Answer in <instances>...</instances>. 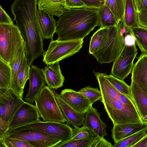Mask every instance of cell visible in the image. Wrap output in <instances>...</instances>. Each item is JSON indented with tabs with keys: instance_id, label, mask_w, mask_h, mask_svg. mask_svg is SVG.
Returning a JSON list of instances; mask_svg holds the SVG:
<instances>
[{
	"instance_id": "6da1fadb",
	"label": "cell",
	"mask_w": 147,
	"mask_h": 147,
	"mask_svg": "<svg viewBox=\"0 0 147 147\" xmlns=\"http://www.w3.org/2000/svg\"><path fill=\"white\" fill-rule=\"evenodd\" d=\"M98 9L72 8L65 12L56 21L57 40L83 39L96 26H100Z\"/></svg>"
},
{
	"instance_id": "7a4b0ae2",
	"label": "cell",
	"mask_w": 147,
	"mask_h": 147,
	"mask_svg": "<svg viewBox=\"0 0 147 147\" xmlns=\"http://www.w3.org/2000/svg\"><path fill=\"white\" fill-rule=\"evenodd\" d=\"M102 98L100 101L113 124L142 122L136 107L127 105L119 98V92L104 73L95 72Z\"/></svg>"
},
{
	"instance_id": "3957f363",
	"label": "cell",
	"mask_w": 147,
	"mask_h": 147,
	"mask_svg": "<svg viewBox=\"0 0 147 147\" xmlns=\"http://www.w3.org/2000/svg\"><path fill=\"white\" fill-rule=\"evenodd\" d=\"M24 43L16 25L0 24V59L9 65Z\"/></svg>"
},
{
	"instance_id": "277c9868",
	"label": "cell",
	"mask_w": 147,
	"mask_h": 147,
	"mask_svg": "<svg viewBox=\"0 0 147 147\" xmlns=\"http://www.w3.org/2000/svg\"><path fill=\"white\" fill-rule=\"evenodd\" d=\"M34 101L40 117L44 121H66L57 102L54 89L44 85Z\"/></svg>"
},
{
	"instance_id": "5b68a950",
	"label": "cell",
	"mask_w": 147,
	"mask_h": 147,
	"mask_svg": "<svg viewBox=\"0 0 147 147\" xmlns=\"http://www.w3.org/2000/svg\"><path fill=\"white\" fill-rule=\"evenodd\" d=\"M124 35L119 22L115 26L109 28L107 35L100 49L92 55L100 64L113 61L118 56L125 45Z\"/></svg>"
},
{
	"instance_id": "8992f818",
	"label": "cell",
	"mask_w": 147,
	"mask_h": 147,
	"mask_svg": "<svg viewBox=\"0 0 147 147\" xmlns=\"http://www.w3.org/2000/svg\"><path fill=\"white\" fill-rule=\"evenodd\" d=\"M27 141L33 147H56L62 143L57 138L35 129L20 127L9 129L2 136Z\"/></svg>"
},
{
	"instance_id": "52a82bcc",
	"label": "cell",
	"mask_w": 147,
	"mask_h": 147,
	"mask_svg": "<svg viewBox=\"0 0 147 147\" xmlns=\"http://www.w3.org/2000/svg\"><path fill=\"white\" fill-rule=\"evenodd\" d=\"M83 42V39L64 41L51 40L42 55L43 61L47 65L59 62L78 52Z\"/></svg>"
},
{
	"instance_id": "ba28073f",
	"label": "cell",
	"mask_w": 147,
	"mask_h": 147,
	"mask_svg": "<svg viewBox=\"0 0 147 147\" xmlns=\"http://www.w3.org/2000/svg\"><path fill=\"white\" fill-rule=\"evenodd\" d=\"M137 53L136 43L131 45L125 44L121 53L113 61L111 74L124 81L131 72Z\"/></svg>"
},
{
	"instance_id": "9c48e42d",
	"label": "cell",
	"mask_w": 147,
	"mask_h": 147,
	"mask_svg": "<svg viewBox=\"0 0 147 147\" xmlns=\"http://www.w3.org/2000/svg\"><path fill=\"white\" fill-rule=\"evenodd\" d=\"M19 127H30L40 130L57 138L61 141V143L71 139L73 135V129L68 125L60 122L40 120Z\"/></svg>"
},
{
	"instance_id": "30bf717a",
	"label": "cell",
	"mask_w": 147,
	"mask_h": 147,
	"mask_svg": "<svg viewBox=\"0 0 147 147\" xmlns=\"http://www.w3.org/2000/svg\"><path fill=\"white\" fill-rule=\"evenodd\" d=\"M25 101L10 88H0V118L10 121Z\"/></svg>"
},
{
	"instance_id": "8fae6325",
	"label": "cell",
	"mask_w": 147,
	"mask_h": 147,
	"mask_svg": "<svg viewBox=\"0 0 147 147\" xmlns=\"http://www.w3.org/2000/svg\"><path fill=\"white\" fill-rule=\"evenodd\" d=\"M40 117L35 106L25 101L18 108L10 121L9 129L37 122L40 120Z\"/></svg>"
},
{
	"instance_id": "7c38bea8",
	"label": "cell",
	"mask_w": 147,
	"mask_h": 147,
	"mask_svg": "<svg viewBox=\"0 0 147 147\" xmlns=\"http://www.w3.org/2000/svg\"><path fill=\"white\" fill-rule=\"evenodd\" d=\"M28 80L29 88L24 98L25 102L32 104L45 85L46 82L42 69L35 65L30 66Z\"/></svg>"
},
{
	"instance_id": "4fadbf2b",
	"label": "cell",
	"mask_w": 147,
	"mask_h": 147,
	"mask_svg": "<svg viewBox=\"0 0 147 147\" xmlns=\"http://www.w3.org/2000/svg\"><path fill=\"white\" fill-rule=\"evenodd\" d=\"M60 95L66 102L80 113H85L92 106L86 97L78 91L71 89L62 90Z\"/></svg>"
},
{
	"instance_id": "5bb4252c",
	"label": "cell",
	"mask_w": 147,
	"mask_h": 147,
	"mask_svg": "<svg viewBox=\"0 0 147 147\" xmlns=\"http://www.w3.org/2000/svg\"><path fill=\"white\" fill-rule=\"evenodd\" d=\"M100 114L92 106L85 113L84 125L92 131L99 138H102L107 135V126L100 118Z\"/></svg>"
},
{
	"instance_id": "9a60e30c",
	"label": "cell",
	"mask_w": 147,
	"mask_h": 147,
	"mask_svg": "<svg viewBox=\"0 0 147 147\" xmlns=\"http://www.w3.org/2000/svg\"><path fill=\"white\" fill-rule=\"evenodd\" d=\"M131 82L147 95V54L142 53L134 64L131 71Z\"/></svg>"
},
{
	"instance_id": "2e32d148",
	"label": "cell",
	"mask_w": 147,
	"mask_h": 147,
	"mask_svg": "<svg viewBox=\"0 0 147 147\" xmlns=\"http://www.w3.org/2000/svg\"><path fill=\"white\" fill-rule=\"evenodd\" d=\"M147 127V124L141 122L113 124L112 137L114 143Z\"/></svg>"
},
{
	"instance_id": "e0dca14e",
	"label": "cell",
	"mask_w": 147,
	"mask_h": 147,
	"mask_svg": "<svg viewBox=\"0 0 147 147\" xmlns=\"http://www.w3.org/2000/svg\"><path fill=\"white\" fill-rule=\"evenodd\" d=\"M59 62L47 64L44 68H42L46 83L52 89L56 90L62 86L65 80Z\"/></svg>"
},
{
	"instance_id": "ac0fdd59",
	"label": "cell",
	"mask_w": 147,
	"mask_h": 147,
	"mask_svg": "<svg viewBox=\"0 0 147 147\" xmlns=\"http://www.w3.org/2000/svg\"><path fill=\"white\" fill-rule=\"evenodd\" d=\"M36 17L38 24L43 38L53 39L56 28V22L53 16L38 8Z\"/></svg>"
},
{
	"instance_id": "d6986e66",
	"label": "cell",
	"mask_w": 147,
	"mask_h": 147,
	"mask_svg": "<svg viewBox=\"0 0 147 147\" xmlns=\"http://www.w3.org/2000/svg\"><path fill=\"white\" fill-rule=\"evenodd\" d=\"M55 94L57 103L66 122L73 126H83L85 113H78L66 102L61 97L60 94L55 91Z\"/></svg>"
},
{
	"instance_id": "ffe728a7",
	"label": "cell",
	"mask_w": 147,
	"mask_h": 147,
	"mask_svg": "<svg viewBox=\"0 0 147 147\" xmlns=\"http://www.w3.org/2000/svg\"><path fill=\"white\" fill-rule=\"evenodd\" d=\"M38 9L59 18L68 9L65 6V0H38Z\"/></svg>"
},
{
	"instance_id": "44dd1931",
	"label": "cell",
	"mask_w": 147,
	"mask_h": 147,
	"mask_svg": "<svg viewBox=\"0 0 147 147\" xmlns=\"http://www.w3.org/2000/svg\"><path fill=\"white\" fill-rule=\"evenodd\" d=\"M130 87L133 100L142 119L147 115V95L133 82Z\"/></svg>"
},
{
	"instance_id": "7402d4cb",
	"label": "cell",
	"mask_w": 147,
	"mask_h": 147,
	"mask_svg": "<svg viewBox=\"0 0 147 147\" xmlns=\"http://www.w3.org/2000/svg\"><path fill=\"white\" fill-rule=\"evenodd\" d=\"M30 68V66L28 64L25 57L18 71L16 80L11 85L10 87L22 98L23 97L25 84L29 78Z\"/></svg>"
},
{
	"instance_id": "603a6c76",
	"label": "cell",
	"mask_w": 147,
	"mask_h": 147,
	"mask_svg": "<svg viewBox=\"0 0 147 147\" xmlns=\"http://www.w3.org/2000/svg\"><path fill=\"white\" fill-rule=\"evenodd\" d=\"M124 14L121 20L129 28L139 26L134 0H124Z\"/></svg>"
},
{
	"instance_id": "cb8c5ba5",
	"label": "cell",
	"mask_w": 147,
	"mask_h": 147,
	"mask_svg": "<svg viewBox=\"0 0 147 147\" xmlns=\"http://www.w3.org/2000/svg\"><path fill=\"white\" fill-rule=\"evenodd\" d=\"M109 28L100 27L92 35L90 41L89 53L93 55L98 51L107 35Z\"/></svg>"
},
{
	"instance_id": "d4e9b609",
	"label": "cell",
	"mask_w": 147,
	"mask_h": 147,
	"mask_svg": "<svg viewBox=\"0 0 147 147\" xmlns=\"http://www.w3.org/2000/svg\"><path fill=\"white\" fill-rule=\"evenodd\" d=\"M98 14L101 28L114 27L117 26L119 23L111 11L105 4L98 9Z\"/></svg>"
},
{
	"instance_id": "484cf974",
	"label": "cell",
	"mask_w": 147,
	"mask_h": 147,
	"mask_svg": "<svg viewBox=\"0 0 147 147\" xmlns=\"http://www.w3.org/2000/svg\"><path fill=\"white\" fill-rule=\"evenodd\" d=\"M129 33L134 37L135 43L142 53L147 54V31L139 26L130 28Z\"/></svg>"
},
{
	"instance_id": "4316f807",
	"label": "cell",
	"mask_w": 147,
	"mask_h": 147,
	"mask_svg": "<svg viewBox=\"0 0 147 147\" xmlns=\"http://www.w3.org/2000/svg\"><path fill=\"white\" fill-rule=\"evenodd\" d=\"M12 77L11 70L10 65L0 59V88H10Z\"/></svg>"
},
{
	"instance_id": "83f0119b",
	"label": "cell",
	"mask_w": 147,
	"mask_h": 147,
	"mask_svg": "<svg viewBox=\"0 0 147 147\" xmlns=\"http://www.w3.org/2000/svg\"><path fill=\"white\" fill-rule=\"evenodd\" d=\"M104 74L105 78L116 89L129 99L133 100L130 86L128 85L124 81L111 74L107 75L106 74Z\"/></svg>"
},
{
	"instance_id": "f1b7e54d",
	"label": "cell",
	"mask_w": 147,
	"mask_h": 147,
	"mask_svg": "<svg viewBox=\"0 0 147 147\" xmlns=\"http://www.w3.org/2000/svg\"><path fill=\"white\" fill-rule=\"evenodd\" d=\"M25 52V43L24 42L12 62L9 64L11 68L12 76L11 85L16 80L18 71L26 57Z\"/></svg>"
},
{
	"instance_id": "f546056e",
	"label": "cell",
	"mask_w": 147,
	"mask_h": 147,
	"mask_svg": "<svg viewBox=\"0 0 147 147\" xmlns=\"http://www.w3.org/2000/svg\"><path fill=\"white\" fill-rule=\"evenodd\" d=\"M104 4L111 11L118 22L123 19L124 12V0H105Z\"/></svg>"
},
{
	"instance_id": "4dcf8cb0",
	"label": "cell",
	"mask_w": 147,
	"mask_h": 147,
	"mask_svg": "<svg viewBox=\"0 0 147 147\" xmlns=\"http://www.w3.org/2000/svg\"><path fill=\"white\" fill-rule=\"evenodd\" d=\"M99 138L96 136L77 140L71 139L57 145L56 147H94Z\"/></svg>"
},
{
	"instance_id": "1f68e13d",
	"label": "cell",
	"mask_w": 147,
	"mask_h": 147,
	"mask_svg": "<svg viewBox=\"0 0 147 147\" xmlns=\"http://www.w3.org/2000/svg\"><path fill=\"white\" fill-rule=\"evenodd\" d=\"M147 127L123 139L117 143H114L112 147H132L146 134Z\"/></svg>"
},
{
	"instance_id": "d6a6232c",
	"label": "cell",
	"mask_w": 147,
	"mask_h": 147,
	"mask_svg": "<svg viewBox=\"0 0 147 147\" xmlns=\"http://www.w3.org/2000/svg\"><path fill=\"white\" fill-rule=\"evenodd\" d=\"M0 147H33L28 142L22 140L3 136L0 137Z\"/></svg>"
},
{
	"instance_id": "836d02e7",
	"label": "cell",
	"mask_w": 147,
	"mask_h": 147,
	"mask_svg": "<svg viewBox=\"0 0 147 147\" xmlns=\"http://www.w3.org/2000/svg\"><path fill=\"white\" fill-rule=\"evenodd\" d=\"M78 92L88 98L92 105L102 99L101 92L98 88H94L88 86L81 89Z\"/></svg>"
},
{
	"instance_id": "e575fe53",
	"label": "cell",
	"mask_w": 147,
	"mask_h": 147,
	"mask_svg": "<svg viewBox=\"0 0 147 147\" xmlns=\"http://www.w3.org/2000/svg\"><path fill=\"white\" fill-rule=\"evenodd\" d=\"M74 126L73 135L71 139L72 140H77L96 136L92 131L84 126L81 127L76 125Z\"/></svg>"
},
{
	"instance_id": "d590c367",
	"label": "cell",
	"mask_w": 147,
	"mask_h": 147,
	"mask_svg": "<svg viewBox=\"0 0 147 147\" xmlns=\"http://www.w3.org/2000/svg\"><path fill=\"white\" fill-rule=\"evenodd\" d=\"M65 7L68 10L72 8L86 7L85 4L81 0H65Z\"/></svg>"
},
{
	"instance_id": "8d00e7d4",
	"label": "cell",
	"mask_w": 147,
	"mask_h": 147,
	"mask_svg": "<svg viewBox=\"0 0 147 147\" xmlns=\"http://www.w3.org/2000/svg\"><path fill=\"white\" fill-rule=\"evenodd\" d=\"M13 23L11 19L1 5L0 6V24Z\"/></svg>"
},
{
	"instance_id": "74e56055",
	"label": "cell",
	"mask_w": 147,
	"mask_h": 147,
	"mask_svg": "<svg viewBox=\"0 0 147 147\" xmlns=\"http://www.w3.org/2000/svg\"><path fill=\"white\" fill-rule=\"evenodd\" d=\"M87 7L99 9L104 4L99 0H81Z\"/></svg>"
},
{
	"instance_id": "f35d334b",
	"label": "cell",
	"mask_w": 147,
	"mask_h": 147,
	"mask_svg": "<svg viewBox=\"0 0 147 147\" xmlns=\"http://www.w3.org/2000/svg\"><path fill=\"white\" fill-rule=\"evenodd\" d=\"M136 12L138 13L147 9V0H134Z\"/></svg>"
},
{
	"instance_id": "ab89813d",
	"label": "cell",
	"mask_w": 147,
	"mask_h": 147,
	"mask_svg": "<svg viewBox=\"0 0 147 147\" xmlns=\"http://www.w3.org/2000/svg\"><path fill=\"white\" fill-rule=\"evenodd\" d=\"M137 14L139 26L147 28V9Z\"/></svg>"
},
{
	"instance_id": "60d3db41",
	"label": "cell",
	"mask_w": 147,
	"mask_h": 147,
	"mask_svg": "<svg viewBox=\"0 0 147 147\" xmlns=\"http://www.w3.org/2000/svg\"><path fill=\"white\" fill-rule=\"evenodd\" d=\"M9 121H5L0 118V137L2 136L9 129Z\"/></svg>"
},
{
	"instance_id": "b9f144b4",
	"label": "cell",
	"mask_w": 147,
	"mask_h": 147,
	"mask_svg": "<svg viewBox=\"0 0 147 147\" xmlns=\"http://www.w3.org/2000/svg\"><path fill=\"white\" fill-rule=\"evenodd\" d=\"M111 143L108 141L104 138H99L96 142L95 147H111Z\"/></svg>"
},
{
	"instance_id": "7bdbcfd3",
	"label": "cell",
	"mask_w": 147,
	"mask_h": 147,
	"mask_svg": "<svg viewBox=\"0 0 147 147\" xmlns=\"http://www.w3.org/2000/svg\"><path fill=\"white\" fill-rule=\"evenodd\" d=\"M132 147H147V133L137 143Z\"/></svg>"
},
{
	"instance_id": "ee69618b",
	"label": "cell",
	"mask_w": 147,
	"mask_h": 147,
	"mask_svg": "<svg viewBox=\"0 0 147 147\" xmlns=\"http://www.w3.org/2000/svg\"><path fill=\"white\" fill-rule=\"evenodd\" d=\"M124 41L125 44L128 45H131L135 43L134 37L130 34L125 35Z\"/></svg>"
},
{
	"instance_id": "f6af8a7d",
	"label": "cell",
	"mask_w": 147,
	"mask_h": 147,
	"mask_svg": "<svg viewBox=\"0 0 147 147\" xmlns=\"http://www.w3.org/2000/svg\"><path fill=\"white\" fill-rule=\"evenodd\" d=\"M142 121L143 123L147 124V115L142 119Z\"/></svg>"
},
{
	"instance_id": "bcb514c9",
	"label": "cell",
	"mask_w": 147,
	"mask_h": 147,
	"mask_svg": "<svg viewBox=\"0 0 147 147\" xmlns=\"http://www.w3.org/2000/svg\"><path fill=\"white\" fill-rule=\"evenodd\" d=\"M99 0L102 2H104L105 0Z\"/></svg>"
},
{
	"instance_id": "7dc6e473",
	"label": "cell",
	"mask_w": 147,
	"mask_h": 147,
	"mask_svg": "<svg viewBox=\"0 0 147 147\" xmlns=\"http://www.w3.org/2000/svg\"><path fill=\"white\" fill-rule=\"evenodd\" d=\"M144 28L147 31V28H145V27H144Z\"/></svg>"
}]
</instances>
